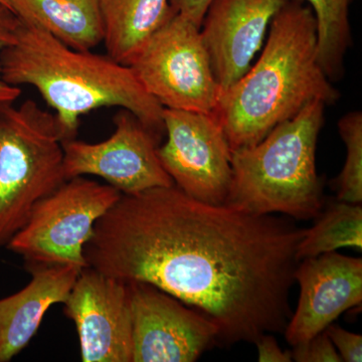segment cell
I'll return each instance as SVG.
<instances>
[{
    "label": "cell",
    "instance_id": "1",
    "mask_svg": "<svg viewBox=\"0 0 362 362\" xmlns=\"http://www.w3.org/2000/svg\"><path fill=\"white\" fill-rule=\"evenodd\" d=\"M305 228L199 201L176 187L122 194L95 223L88 267L156 286L209 317L218 342L284 333Z\"/></svg>",
    "mask_w": 362,
    "mask_h": 362
},
{
    "label": "cell",
    "instance_id": "12",
    "mask_svg": "<svg viewBox=\"0 0 362 362\" xmlns=\"http://www.w3.org/2000/svg\"><path fill=\"white\" fill-rule=\"evenodd\" d=\"M300 295L286 326V340L303 344L325 330L345 311L362 302V259L337 251L301 259L294 272Z\"/></svg>",
    "mask_w": 362,
    "mask_h": 362
},
{
    "label": "cell",
    "instance_id": "10",
    "mask_svg": "<svg viewBox=\"0 0 362 362\" xmlns=\"http://www.w3.org/2000/svg\"><path fill=\"white\" fill-rule=\"evenodd\" d=\"M132 362H192L220 331L209 317L148 283L128 282Z\"/></svg>",
    "mask_w": 362,
    "mask_h": 362
},
{
    "label": "cell",
    "instance_id": "24",
    "mask_svg": "<svg viewBox=\"0 0 362 362\" xmlns=\"http://www.w3.org/2000/svg\"><path fill=\"white\" fill-rule=\"evenodd\" d=\"M171 6L181 16L201 28L204 14L211 0H169Z\"/></svg>",
    "mask_w": 362,
    "mask_h": 362
},
{
    "label": "cell",
    "instance_id": "11",
    "mask_svg": "<svg viewBox=\"0 0 362 362\" xmlns=\"http://www.w3.org/2000/svg\"><path fill=\"white\" fill-rule=\"evenodd\" d=\"M84 362H132L129 284L90 267L80 272L64 302Z\"/></svg>",
    "mask_w": 362,
    "mask_h": 362
},
{
    "label": "cell",
    "instance_id": "17",
    "mask_svg": "<svg viewBox=\"0 0 362 362\" xmlns=\"http://www.w3.org/2000/svg\"><path fill=\"white\" fill-rule=\"evenodd\" d=\"M318 220L305 232L297 247L298 261L314 258L341 247L362 250L361 204L339 202L331 204Z\"/></svg>",
    "mask_w": 362,
    "mask_h": 362
},
{
    "label": "cell",
    "instance_id": "23",
    "mask_svg": "<svg viewBox=\"0 0 362 362\" xmlns=\"http://www.w3.org/2000/svg\"><path fill=\"white\" fill-rule=\"evenodd\" d=\"M255 344L258 349L259 362H291L292 352L279 346L276 338L270 333L262 335Z\"/></svg>",
    "mask_w": 362,
    "mask_h": 362
},
{
    "label": "cell",
    "instance_id": "21",
    "mask_svg": "<svg viewBox=\"0 0 362 362\" xmlns=\"http://www.w3.org/2000/svg\"><path fill=\"white\" fill-rule=\"evenodd\" d=\"M293 361L297 362H341L334 344L325 330L303 344L293 346Z\"/></svg>",
    "mask_w": 362,
    "mask_h": 362
},
{
    "label": "cell",
    "instance_id": "9",
    "mask_svg": "<svg viewBox=\"0 0 362 362\" xmlns=\"http://www.w3.org/2000/svg\"><path fill=\"white\" fill-rule=\"evenodd\" d=\"M168 139L159 146L162 166L176 187L207 202L225 204L232 177V149L213 114L164 108Z\"/></svg>",
    "mask_w": 362,
    "mask_h": 362
},
{
    "label": "cell",
    "instance_id": "7",
    "mask_svg": "<svg viewBox=\"0 0 362 362\" xmlns=\"http://www.w3.org/2000/svg\"><path fill=\"white\" fill-rule=\"evenodd\" d=\"M129 66L163 108L204 114L216 109L221 90L201 28L180 13L147 40Z\"/></svg>",
    "mask_w": 362,
    "mask_h": 362
},
{
    "label": "cell",
    "instance_id": "19",
    "mask_svg": "<svg viewBox=\"0 0 362 362\" xmlns=\"http://www.w3.org/2000/svg\"><path fill=\"white\" fill-rule=\"evenodd\" d=\"M338 131L346 146V160L335 180L337 199L350 204L362 202V113L354 111L342 117Z\"/></svg>",
    "mask_w": 362,
    "mask_h": 362
},
{
    "label": "cell",
    "instance_id": "13",
    "mask_svg": "<svg viewBox=\"0 0 362 362\" xmlns=\"http://www.w3.org/2000/svg\"><path fill=\"white\" fill-rule=\"evenodd\" d=\"M288 0H211L201 26L214 78L223 90L251 68L272 18Z\"/></svg>",
    "mask_w": 362,
    "mask_h": 362
},
{
    "label": "cell",
    "instance_id": "15",
    "mask_svg": "<svg viewBox=\"0 0 362 362\" xmlns=\"http://www.w3.org/2000/svg\"><path fill=\"white\" fill-rule=\"evenodd\" d=\"M21 23L49 33L78 51L103 42L99 0H7Z\"/></svg>",
    "mask_w": 362,
    "mask_h": 362
},
{
    "label": "cell",
    "instance_id": "20",
    "mask_svg": "<svg viewBox=\"0 0 362 362\" xmlns=\"http://www.w3.org/2000/svg\"><path fill=\"white\" fill-rule=\"evenodd\" d=\"M21 21L8 7L0 4V52L13 44ZM21 95L20 87L8 85L0 73V104L13 103Z\"/></svg>",
    "mask_w": 362,
    "mask_h": 362
},
{
    "label": "cell",
    "instance_id": "14",
    "mask_svg": "<svg viewBox=\"0 0 362 362\" xmlns=\"http://www.w3.org/2000/svg\"><path fill=\"white\" fill-rule=\"evenodd\" d=\"M32 280L21 291L0 299V362H8L37 334L45 314L64 303L82 269L62 264H25Z\"/></svg>",
    "mask_w": 362,
    "mask_h": 362
},
{
    "label": "cell",
    "instance_id": "16",
    "mask_svg": "<svg viewBox=\"0 0 362 362\" xmlns=\"http://www.w3.org/2000/svg\"><path fill=\"white\" fill-rule=\"evenodd\" d=\"M99 6L107 54L125 66L176 13L169 0H99Z\"/></svg>",
    "mask_w": 362,
    "mask_h": 362
},
{
    "label": "cell",
    "instance_id": "18",
    "mask_svg": "<svg viewBox=\"0 0 362 362\" xmlns=\"http://www.w3.org/2000/svg\"><path fill=\"white\" fill-rule=\"evenodd\" d=\"M310 4L317 26V54L321 68L337 81L344 74V59L351 44L350 6L352 0H302Z\"/></svg>",
    "mask_w": 362,
    "mask_h": 362
},
{
    "label": "cell",
    "instance_id": "2",
    "mask_svg": "<svg viewBox=\"0 0 362 362\" xmlns=\"http://www.w3.org/2000/svg\"><path fill=\"white\" fill-rule=\"evenodd\" d=\"M339 97L318 62L311 7L302 0H288L272 18L258 62L221 90L211 114L233 151L257 144L311 102L332 105Z\"/></svg>",
    "mask_w": 362,
    "mask_h": 362
},
{
    "label": "cell",
    "instance_id": "3",
    "mask_svg": "<svg viewBox=\"0 0 362 362\" xmlns=\"http://www.w3.org/2000/svg\"><path fill=\"white\" fill-rule=\"evenodd\" d=\"M0 73L8 85L37 90L54 110L62 141L76 138L81 117L110 107L130 111L157 134L165 132L163 107L129 66L71 49L33 26L21 23L16 40L0 52Z\"/></svg>",
    "mask_w": 362,
    "mask_h": 362
},
{
    "label": "cell",
    "instance_id": "6",
    "mask_svg": "<svg viewBox=\"0 0 362 362\" xmlns=\"http://www.w3.org/2000/svg\"><path fill=\"white\" fill-rule=\"evenodd\" d=\"M115 187L84 176L66 180L40 199L20 232L7 244L25 264L88 267L84 246L95 223L120 199Z\"/></svg>",
    "mask_w": 362,
    "mask_h": 362
},
{
    "label": "cell",
    "instance_id": "8",
    "mask_svg": "<svg viewBox=\"0 0 362 362\" xmlns=\"http://www.w3.org/2000/svg\"><path fill=\"white\" fill-rule=\"evenodd\" d=\"M113 123V134L104 141H62L66 180L99 176L122 194L175 185L159 159L161 135L126 109L117 112Z\"/></svg>",
    "mask_w": 362,
    "mask_h": 362
},
{
    "label": "cell",
    "instance_id": "4",
    "mask_svg": "<svg viewBox=\"0 0 362 362\" xmlns=\"http://www.w3.org/2000/svg\"><path fill=\"white\" fill-rule=\"evenodd\" d=\"M325 106L319 100L311 102L257 144L233 150L232 177L223 204L257 216L317 218L323 194L316 148Z\"/></svg>",
    "mask_w": 362,
    "mask_h": 362
},
{
    "label": "cell",
    "instance_id": "25",
    "mask_svg": "<svg viewBox=\"0 0 362 362\" xmlns=\"http://www.w3.org/2000/svg\"><path fill=\"white\" fill-rule=\"evenodd\" d=\"M0 4H4V6H6L8 7V8H9L8 2H7V0H0ZM9 9H11V8H9Z\"/></svg>",
    "mask_w": 362,
    "mask_h": 362
},
{
    "label": "cell",
    "instance_id": "22",
    "mask_svg": "<svg viewBox=\"0 0 362 362\" xmlns=\"http://www.w3.org/2000/svg\"><path fill=\"white\" fill-rule=\"evenodd\" d=\"M325 332L327 333L331 341L334 344L342 361H362V337L361 334L349 332L333 323L326 328Z\"/></svg>",
    "mask_w": 362,
    "mask_h": 362
},
{
    "label": "cell",
    "instance_id": "5",
    "mask_svg": "<svg viewBox=\"0 0 362 362\" xmlns=\"http://www.w3.org/2000/svg\"><path fill=\"white\" fill-rule=\"evenodd\" d=\"M66 180L58 120L33 100L0 104V247Z\"/></svg>",
    "mask_w": 362,
    "mask_h": 362
}]
</instances>
